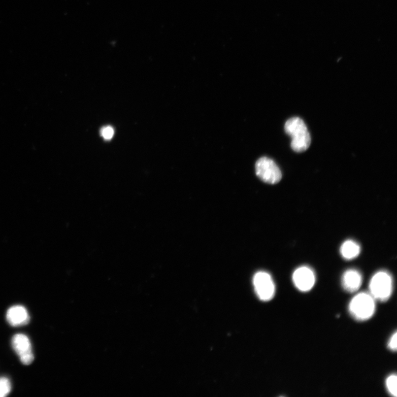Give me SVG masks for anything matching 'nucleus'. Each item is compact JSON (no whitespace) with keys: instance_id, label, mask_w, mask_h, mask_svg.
Here are the masks:
<instances>
[{"instance_id":"obj_1","label":"nucleus","mask_w":397,"mask_h":397,"mask_svg":"<svg viewBox=\"0 0 397 397\" xmlns=\"http://www.w3.org/2000/svg\"><path fill=\"white\" fill-rule=\"evenodd\" d=\"M285 131L292 138L291 147L295 152H303L310 147L311 137L306 125L298 117L290 118L285 124Z\"/></svg>"},{"instance_id":"obj_2","label":"nucleus","mask_w":397,"mask_h":397,"mask_svg":"<svg viewBox=\"0 0 397 397\" xmlns=\"http://www.w3.org/2000/svg\"><path fill=\"white\" fill-rule=\"evenodd\" d=\"M349 310L355 320L365 321L375 314L376 300L370 293H361L355 295L351 300Z\"/></svg>"},{"instance_id":"obj_3","label":"nucleus","mask_w":397,"mask_h":397,"mask_svg":"<svg viewBox=\"0 0 397 397\" xmlns=\"http://www.w3.org/2000/svg\"><path fill=\"white\" fill-rule=\"evenodd\" d=\"M369 290V293L376 301H387L391 297L393 292V280L392 276L385 271L377 272L371 279Z\"/></svg>"},{"instance_id":"obj_4","label":"nucleus","mask_w":397,"mask_h":397,"mask_svg":"<svg viewBox=\"0 0 397 397\" xmlns=\"http://www.w3.org/2000/svg\"><path fill=\"white\" fill-rule=\"evenodd\" d=\"M256 171L257 176L266 183L275 184L282 178V173L278 165L266 157H263L257 161Z\"/></svg>"},{"instance_id":"obj_5","label":"nucleus","mask_w":397,"mask_h":397,"mask_svg":"<svg viewBox=\"0 0 397 397\" xmlns=\"http://www.w3.org/2000/svg\"><path fill=\"white\" fill-rule=\"evenodd\" d=\"M253 284L258 297L262 301H269L274 297L275 286L269 274L265 271L258 272L254 276Z\"/></svg>"},{"instance_id":"obj_6","label":"nucleus","mask_w":397,"mask_h":397,"mask_svg":"<svg viewBox=\"0 0 397 397\" xmlns=\"http://www.w3.org/2000/svg\"><path fill=\"white\" fill-rule=\"evenodd\" d=\"M12 345L23 364L29 365L33 363L34 357L29 337L23 334H16L12 338Z\"/></svg>"},{"instance_id":"obj_7","label":"nucleus","mask_w":397,"mask_h":397,"mask_svg":"<svg viewBox=\"0 0 397 397\" xmlns=\"http://www.w3.org/2000/svg\"><path fill=\"white\" fill-rule=\"evenodd\" d=\"M293 280L295 286L300 292H308L316 283V276L310 267L302 266L294 272Z\"/></svg>"},{"instance_id":"obj_8","label":"nucleus","mask_w":397,"mask_h":397,"mask_svg":"<svg viewBox=\"0 0 397 397\" xmlns=\"http://www.w3.org/2000/svg\"><path fill=\"white\" fill-rule=\"evenodd\" d=\"M6 319L11 326L20 327L27 325L30 322V317L25 307L16 305L8 309Z\"/></svg>"},{"instance_id":"obj_9","label":"nucleus","mask_w":397,"mask_h":397,"mask_svg":"<svg viewBox=\"0 0 397 397\" xmlns=\"http://www.w3.org/2000/svg\"><path fill=\"white\" fill-rule=\"evenodd\" d=\"M362 282V274L357 270H348L342 277L343 287L349 293L357 292L361 287Z\"/></svg>"},{"instance_id":"obj_10","label":"nucleus","mask_w":397,"mask_h":397,"mask_svg":"<svg viewBox=\"0 0 397 397\" xmlns=\"http://www.w3.org/2000/svg\"><path fill=\"white\" fill-rule=\"evenodd\" d=\"M360 253V247L357 243L352 240L345 241L340 248L341 256L347 260L354 259L359 255Z\"/></svg>"},{"instance_id":"obj_11","label":"nucleus","mask_w":397,"mask_h":397,"mask_svg":"<svg viewBox=\"0 0 397 397\" xmlns=\"http://www.w3.org/2000/svg\"><path fill=\"white\" fill-rule=\"evenodd\" d=\"M397 377L395 374L390 375L386 379V386L389 393L392 396L397 397Z\"/></svg>"},{"instance_id":"obj_12","label":"nucleus","mask_w":397,"mask_h":397,"mask_svg":"<svg viewBox=\"0 0 397 397\" xmlns=\"http://www.w3.org/2000/svg\"><path fill=\"white\" fill-rule=\"evenodd\" d=\"M11 390V384L8 378L0 377V397L7 396Z\"/></svg>"},{"instance_id":"obj_13","label":"nucleus","mask_w":397,"mask_h":397,"mask_svg":"<svg viewBox=\"0 0 397 397\" xmlns=\"http://www.w3.org/2000/svg\"><path fill=\"white\" fill-rule=\"evenodd\" d=\"M114 132L113 129L110 127H107L101 129V134L105 139H111L114 135Z\"/></svg>"},{"instance_id":"obj_14","label":"nucleus","mask_w":397,"mask_h":397,"mask_svg":"<svg viewBox=\"0 0 397 397\" xmlns=\"http://www.w3.org/2000/svg\"><path fill=\"white\" fill-rule=\"evenodd\" d=\"M389 349L393 351V352H396L397 349V333L396 331L395 333L392 335L390 339L389 342Z\"/></svg>"}]
</instances>
